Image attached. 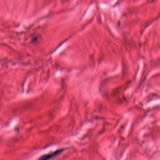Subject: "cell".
<instances>
[{"label":"cell","instance_id":"cell-1","mask_svg":"<svg viewBox=\"0 0 160 160\" xmlns=\"http://www.w3.org/2000/svg\"><path fill=\"white\" fill-rule=\"evenodd\" d=\"M64 149H58L52 152H51V153H49L47 154H44V155L41 156L38 160H49L50 159L53 158L55 156L59 155L64 151Z\"/></svg>","mask_w":160,"mask_h":160}]
</instances>
